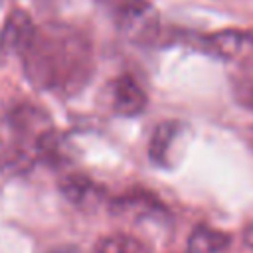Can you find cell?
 Masks as SVG:
<instances>
[{
    "label": "cell",
    "mask_w": 253,
    "mask_h": 253,
    "mask_svg": "<svg viewBox=\"0 0 253 253\" xmlns=\"http://www.w3.org/2000/svg\"><path fill=\"white\" fill-rule=\"evenodd\" d=\"M34 30H36V26H34L30 14L24 10H14L4 22V28L0 34V49L6 53L20 55V51L32 38Z\"/></svg>",
    "instance_id": "5b68a950"
},
{
    "label": "cell",
    "mask_w": 253,
    "mask_h": 253,
    "mask_svg": "<svg viewBox=\"0 0 253 253\" xmlns=\"http://www.w3.org/2000/svg\"><path fill=\"white\" fill-rule=\"evenodd\" d=\"M243 239L249 247H253V221H249V225L245 227V233H243Z\"/></svg>",
    "instance_id": "8fae6325"
},
{
    "label": "cell",
    "mask_w": 253,
    "mask_h": 253,
    "mask_svg": "<svg viewBox=\"0 0 253 253\" xmlns=\"http://www.w3.org/2000/svg\"><path fill=\"white\" fill-rule=\"evenodd\" d=\"M202 45L210 53H215L219 57H235L237 53L253 47V34L225 30V32H217L211 36H204Z\"/></svg>",
    "instance_id": "52a82bcc"
},
{
    "label": "cell",
    "mask_w": 253,
    "mask_h": 253,
    "mask_svg": "<svg viewBox=\"0 0 253 253\" xmlns=\"http://www.w3.org/2000/svg\"><path fill=\"white\" fill-rule=\"evenodd\" d=\"M20 59L32 85L61 97L77 95L95 69L89 38L69 24L36 26Z\"/></svg>",
    "instance_id": "6da1fadb"
},
{
    "label": "cell",
    "mask_w": 253,
    "mask_h": 253,
    "mask_svg": "<svg viewBox=\"0 0 253 253\" xmlns=\"http://www.w3.org/2000/svg\"><path fill=\"white\" fill-rule=\"evenodd\" d=\"M229 243V237L210 227H196L190 241L188 253H221Z\"/></svg>",
    "instance_id": "9c48e42d"
},
{
    "label": "cell",
    "mask_w": 253,
    "mask_h": 253,
    "mask_svg": "<svg viewBox=\"0 0 253 253\" xmlns=\"http://www.w3.org/2000/svg\"><path fill=\"white\" fill-rule=\"evenodd\" d=\"M57 154V134L42 109L18 105L0 119V168L22 172Z\"/></svg>",
    "instance_id": "7a4b0ae2"
},
{
    "label": "cell",
    "mask_w": 253,
    "mask_h": 253,
    "mask_svg": "<svg viewBox=\"0 0 253 253\" xmlns=\"http://www.w3.org/2000/svg\"><path fill=\"white\" fill-rule=\"evenodd\" d=\"M61 194L77 208H93L103 200V188L81 174L65 176L59 184Z\"/></svg>",
    "instance_id": "8992f818"
},
{
    "label": "cell",
    "mask_w": 253,
    "mask_h": 253,
    "mask_svg": "<svg viewBox=\"0 0 253 253\" xmlns=\"http://www.w3.org/2000/svg\"><path fill=\"white\" fill-rule=\"evenodd\" d=\"M178 136H180V125L178 123L166 121V123L158 125L154 128V134H152L150 146H148L150 160L158 166H168L170 164V152H172V146H174Z\"/></svg>",
    "instance_id": "ba28073f"
},
{
    "label": "cell",
    "mask_w": 253,
    "mask_h": 253,
    "mask_svg": "<svg viewBox=\"0 0 253 253\" xmlns=\"http://www.w3.org/2000/svg\"><path fill=\"white\" fill-rule=\"evenodd\" d=\"M117 32L132 43H150L158 36L160 18L148 0H97Z\"/></svg>",
    "instance_id": "3957f363"
},
{
    "label": "cell",
    "mask_w": 253,
    "mask_h": 253,
    "mask_svg": "<svg viewBox=\"0 0 253 253\" xmlns=\"http://www.w3.org/2000/svg\"><path fill=\"white\" fill-rule=\"evenodd\" d=\"M111 93H113V109L123 117H134L146 109V93L130 75L117 77L113 81Z\"/></svg>",
    "instance_id": "277c9868"
},
{
    "label": "cell",
    "mask_w": 253,
    "mask_h": 253,
    "mask_svg": "<svg viewBox=\"0 0 253 253\" xmlns=\"http://www.w3.org/2000/svg\"><path fill=\"white\" fill-rule=\"evenodd\" d=\"M93 253H150L146 243L128 233H113L97 241Z\"/></svg>",
    "instance_id": "30bf717a"
}]
</instances>
